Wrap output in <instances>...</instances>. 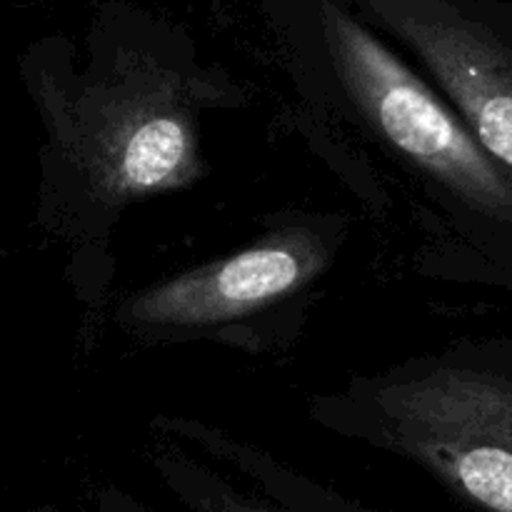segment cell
<instances>
[{"instance_id": "2", "label": "cell", "mask_w": 512, "mask_h": 512, "mask_svg": "<svg viewBox=\"0 0 512 512\" xmlns=\"http://www.w3.org/2000/svg\"><path fill=\"white\" fill-rule=\"evenodd\" d=\"M168 33L125 5L100 13L95 35L115 80L88 93L103 108L93 168L105 193L115 198L173 190L195 175L193 125L175 110L180 75L160 60Z\"/></svg>"}, {"instance_id": "5", "label": "cell", "mask_w": 512, "mask_h": 512, "mask_svg": "<svg viewBox=\"0 0 512 512\" xmlns=\"http://www.w3.org/2000/svg\"><path fill=\"white\" fill-rule=\"evenodd\" d=\"M325 248L308 230L275 235L230 258L140 293L128 320L148 328H208L248 315L308 283Z\"/></svg>"}, {"instance_id": "1", "label": "cell", "mask_w": 512, "mask_h": 512, "mask_svg": "<svg viewBox=\"0 0 512 512\" xmlns=\"http://www.w3.org/2000/svg\"><path fill=\"white\" fill-rule=\"evenodd\" d=\"M370 123L470 208L512 218V180L348 0H278Z\"/></svg>"}, {"instance_id": "3", "label": "cell", "mask_w": 512, "mask_h": 512, "mask_svg": "<svg viewBox=\"0 0 512 512\" xmlns=\"http://www.w3.org/2000/svg\"><path fill=\"white\" fill-rule=\"evenodd\" d=\"M398 443L488 512H512V378L440 368L380 393Z\"/></svg>"}, {"instance_id": "4", "label": "cell", "mask_w": 512, "mask_h": 512, "mask_svg": "<svg viewBox=\"0 0 512 512\" xmlns=\"http://www.w3.org/2000/svg\"><path fill=\"white\" fill-rule=\"evenodd\" d=\"M398 38L465 115L470 135L512 178V43L485 0H348Z\"/></svg>"}]
</instances>
